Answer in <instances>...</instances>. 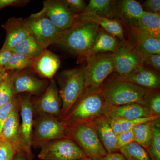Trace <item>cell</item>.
I'll use <instances>...</instances> for the list:
<instances>
[{"mask_svg": "<svg viewBox=\"0 0 160 160\" xmlns=\"http://www.w3.org/2000/svg\"><path fill=\"white\" fill-rule=\"evenodd\" d=\"M16 154L13 147L0 137V160H13Z\"/></svg>", "mask_w": 160, "mask_h": 160, "instance_id": "35", "label": "cell"}, {"mask_svg": "<svg viewBox=\"0 0 160 160\" xmlns=\"http://www.w3.org/2000/svg\"><path fill=\"white\" fill-rule=\"evenodd\" d=\"M100 29L96 23L75 21L72 26L56 37L52 45L62 46L77 56L80 60L85 61L89 57Z\"/></svg>", "mask_w": 160, "mask_h": 160, "instance_id": "1", "label": "cell"}, {"mask_svg": "<svg viewBox=\"0 0 160 160\" xmlns=\"http://www.w3.org/2000/svg\"><path fill=\"white\" fill-rule=\"evenodd\" d=\"M112 53H99L85 60L84 93L99 92L105 80L114 71Z\"/></svg>", "mask_w": 160, "mask_h": 160, "instance_id": "6", "label": "cell"}, {"mask_svg": "<svg viewBox=\"0 0 160 160\" xmlns=\"http://www.w3.org/2000/svg\"><path fill=\"white\" fill-rule=\"evenodd\" d=\"M85 66L86 64L81 68L64 70L58 77L59 94L62 100L60 120L65 118L84 94Z\"/></svg>", "mask_w": 160, "mask_h": 160, "instance_id": "3", "label": "cell"}, {"mask_svg": "<svg viewBox=\"0 0 160 160\" xmlns=\"http://www.w3.org/2000/svg\"><path fill=\"white\" fill-rule=\"evenodd\" d=\"M110 126L117 136L123 132L122 120L117 118H109Z\"/></svg>", "mask_w": 160, "mask_h": 160, "instance_id": "42", "label": "cell"}, {"mask_svg": "<svg viewBox=\"0 0 160 160\" xmlns=\"http://www.w3.org/2000/svg\"><path fill=\"white\" fill-rule=\"evenodd\" d=\"M141 54L143 65L152 70L159 72L160 54H142V53H141Z\"/></svg>", "mask_w": 160, "mask_h": 160, "instance_id": "36", "label": "cell"}, {"mask_svg": "<svg viewBox=\"0 0 160 160\" xmlns=\"http://www.w3.org/2000/svg\"><path fill=\"white\" fill-rule=\"evenodd\" d=\"M19 109L18 103L12 109L4 123L0 137L9 142L13 147L17 153L22 155L27 160H31L21 137Z\"/></svg>", "mask_w": 160, "mask_h": 160, "instance_id": "12", "label": "cell"}, {"mask_svg": "<svg viewBox=\"0 0 160 160\" xmlns=\"http://www.w3.org/2000/svg\"><path fill=\"white\" fill-rule=\"evenodd\" d=\"M77 160H93L91 158H89V157H86V158H84L81 159H79Z\"/></svg>", "mask_w": 160, "mask_h": 160, "instance_id": "47", "label": "cell"}, {"mask_svg": "<svg viewBox=\"0 0 160 160\" xmlns=\"http://www.w3.org/2000/svg\"><path fill=\"white\" fill-rule=\"evenodd\" d=\"M152 137L151 144L146 151L151 160H160V118L152 121Z\"/></svg>", "mask_w": 160, "mask_h": 160, "instance_id": "31", "label": "cell"}, {"mask_svg": "<svg viewBox=\"0 0 160 160\" xmlns=\"http://www.w3.org/2000/svg\"><path fill=\"white\" fill-rule=\"evenodd\" d=\"M9 73V71H7L3 66H0V82Z\"/></svg>", "mask_w": 160, "mask_h": 160, "instance_id": "45", "label": "cell"}, {"mask_svg": "<svg viewBox=\"0 0 160 160\" xmlns=\"http://www.w3.org/2000/svg\"><path fill=\"white\" fill-rule=\"evenodd\" d=\"M139 104L148 108L153 117L160 118V93L159 90L152 91L147 94Z\"/></svg>", "mask_w": 160, "mask_h": 160, "instance_id": "33", "label": "cell"}, {"mask_svg": "<svg viewBox=\"0 0 160 160\" xmlns=\"http://www.w3.org/2000/svg\"><path fill=\"white\" fill-rule=\"evenodd\" d=\"M152 91L123 79L117 74L104 82L99 91L106 105L120 106L139 103L143 98Z\"/></svg>", "mask_w": 160, "mask_h": 160, "instance_id": "2", "label": "cell"}, {"mask_svg": "<svg viewBox=\"0 0 160 160\" xmlns=\"http://www.w3.org/2000/svg\"><path fill=\"white\" fill-rule=\"evenodd\" d=\"M13 160H27L22 155L17 153Z\"/></svg>", "mask_w": 160, "mask_h": 160, "instance_id": "46", "label": "cell"}, {"mask_svg": "<svg viewBox=\"0 0 160 160\" xmlns=\"http://www.w3.org/2000/svg\"><path fill=\"white\" fill-rule=\"evenodd\" d=\"M18 103V97L15 96L8 103L0 107V137L2 134L4 123L12 109L17 106Z\"/></svg>", "mask_w": 160, "mask_h": 160, "instance_id": "34", "label": "cell"}, {"mask_svg": "<svg viewBox=\"0 0 160 160\" xmlns=\"http://www.w3.org/2000/svg\"><path fill=\"white\" fill-rule=\"evenodd\" d=\"M15 95L11 73H9L0 82V107L12 99Z\"/></svg>", "mask_w": 160, "mask_h": 160, "instance_id": "32", "label": "cell"}, {"mask_svg": "<svg viewBox=\"0 0 160 160\" xmlns=\"http://www.w3.org/2000/svg\"><path fill=\"white\" fill-rule=\"evenodd\" d=\"M109 118L130 120L139 118L151 117V112L148 108L139 103H134L120 106L106 105L105 114Z\"/></svg>", "mask_w": 160, "mask_h": 160, "instance_id": "18", "label": "cell"}, {"mask_svg": "<svg viewBox=\"0 0 160 160\" xmlns=\"http://www.w3.org/2000/svg\"><path fill=\"white\" fill-rule=\"evenodd\" d=\"M75 15L83 13L86 10L87 5L83 0H63Z\"/></svg>", "mask_w": 160, "mask_h": 160, "instance_id": "39", "label": "cell"}, {"mask_svg": "<svg viewBox=\"0 0 160 160\" xmlns=\"http://www.w3.org/2000/svg\"><path fill=\"white\" fill-rule=\"evenodd\" d=\"M113 55L114 71L121 77L126 76L143 65L141 53L130 41L124 40Z\"/></svg>", "mask_w": 160, "mask_h": 160, "instance_id": "9", "label": "cell"}, {"mask_svg": "<svg viewBox=\"0 0 160 160\" xmlns=\"http://www.w3.org/2000/svg\"><path fill=\"white\" fill-rule=\"evenodd\" d=\"M91 122L107 153L118 151L116 148L117 136L110 126L109 118L103 115Z\"/></svg>", "mask_w": 160, "mask_h": 160, "instance_id": "23", "label": "cell"}, {"mask_svg": "<svg viewBox=\"0 0 160 160\" xmlns=\"http://www.w3.org/2000/svg\"><path fill=\"white\" fill-rule=\"evenodd\" d=\"M144 12L160 14V0H147L141 5Z\"/></svg>", "mask_w": 160, "mask_h": 160, "instance_id": "40", "label": "cell"}, {"mask_svg": "<svg viewBox=\"0 0 160 160\" xmlns=\"http://www.w3.org/2000/svg\"><path fill=\"white\" fill-rule=\"evenodd\" d=\"M101 160H126L122 155L120 152H114L108 153Z\"/></svg>", "mask_w": 160, "mask_h": 160, "instance_id": "44", "label": "cell"}, {"mask_svg": "<svg viewBox=\"0 0 160 160\" xmlns=\"http://www.w3.org/2000/svg\"><path fill=\"white\" fill-rule=\"evenodd\" d=\"M119 152L126 160H151L146 149L135 142L122 147Z\"/></svg>", "mask_w": 160, "mask_h": 160, "instance_id": "30", "label": "cell"}, {"mask_svg": "<svg viewBox=\"0 0 160 160\" xmlns=\"http://www.w3.org/2000/svg\"><path fill=\"white\" fill-rule=\"evenodd\" d=\"M142 6L134 0H122L119 2L117 18L128 29L135 28L144 13Z\"/></svg>", "mask_w": 160, "mask_h": 160, "instance_id": "21", "label": "cell"}, {"mask_svg": "<svg viewBox=\"0 0 160 160\" xmlns=\"http://www.w3.org/2000/svg\"><path fill=\"white\" fill-rule=\"evenodd\" d=\"M32 132L33 142L42 143L66 138V126L64 122L57 118L48 115H40L34 121Z\"/></svg>", "mask_w": 160, "mask_h": 160, "instance_id": "8", "label": "cell"}, {"mask_svg": "<svg viewBox=\"0 0 160 160\" xmlns=\"http://www.w3.org/2000/svg\"><path fill=\"white\" fill-rule=\"evenodd\" d=\"M37 16L49 19L62 30L68 29L75 22V14L61 0H46L43 2L42 9L37 13Z\"/></svg>", "mask_w": 160, "mask_h": 160, "instance_id": "10", "label": "cell"}, {"mask_svg": "<svg viewBox=\"0 0 160 160\" xmlns=\"http://www.w3.org/2000/svg\"><path fill=\"white\" fill-rule=\"evenodd\" d=\"M160 118L156 117H144L137 118L134 119L130 120H122L123 132L131 130L136 126L142 123L147 122L155 120L156 119Z\"/></svg>", "mask_w": 160, "mask_h": 160, "instance_id": "38", "label": "cell"}, {"mask_svg": "<svg viewBox=\"0 0 160 160\" xmlns=\"http://www.w3.org/2000/svg\"><path fill=\"white\" fill-rule=\"evenodd\" d=\"M2 27L6 32V38L2 49L12 51L30 34L25 19L22 18L9 19Z\"/></svg>", "mask_w": 160, "mask_h": 160, "instance_id": "15", "label": "cell"}, {"mask_svg": "<svg viewBox=\"0 0 160 160\" xmlns=\"http://www.w3.org/2000/svg\"><path fill=\"white\" fill-rule=\"evenodd\" d=\"M51 82L34 107L39 115H48L59 118L61 114L59 91L55 80Z\"/></svg>", "mask_w": 160, "mask_h": 160, "instance_id": "16", "label": "cell"}, {"mask_svg": "<svg viewBox=\"0 0 160 160\" xmlns=\"http://www.w3.org/2000/svg\"><path fill=\"white\" fill-rule=\"evenodd\" d=\"M38 158L42 160H77L87 157L74 141L65 138L41 143Z\"/></svg>", "mask_w": 160, "mask_h": 160, "instance_id": "7", "label": "cell"}, {"mask_svg": "<svg viewBox=\"0 0 160 160\" xmlns=\"http://www.w3.org/2000/svg\"><path fill=\"white\" fill-rule=\"evenodd\" d=\"M66 136L92 159L101 160L107 154L91 122L67 126Z\"/></svg>", "mask_w": 160, "mask_h": 160, "instance_id": "5", "label": "cell"}, {"mask_svg": "<svg viewBox=\"0 0 160 160\" xmlns=\"http://www.w3.org/2000/svg\"><path fill=\"white\" fill-rule=\"evenodd\" d=\"M106 107L100 92L84 93L62 121L66 127L91 122L105 114Z\"/></svg>", "mask_w": 160, "mask_h": 160, "instance_id": "4", "label": "cell"}, {"mask_svg": "<svg viewBox=\"0 0 160 160\" xmlns=\"http://www.w3.org/2000/svg\"><path fill=\"white\" fill-rule=\"evenodd\" d=\"M44 50L35 38L30 34L12 51L13 53L36 58L42 54Z\"/></svg>", "mask_w": 160, "mask_h": 160, "instance_id": "27", "label": "cell"}, {"mask_svg": "<svg viewBox=\"0 0 160 160\" xmlns=\"http://www.w3.org/2000/svg\"><path fill=\"white\" fill-rule=\"evenodd\" d=\"M76 21H85L96 23L109 34L117 38L121 42L125 40L124 31L122 24L114 19L99 16L92 13H83L75 15Z\"/></svg>", "mask_w": 160, "mask_h": 160, "instance_id": "20", "label": "cell"}, {"mask_svg": "<svg viewBox=\"0 0 160 160\" xmlns=\"http://www.w3.org/2000/svg\"><path fill=\"white\" fill-rule=\"evenodd\" d=\"M119 77L144 89L151 91L159 90V72L152 70L143 65L135 69L128 75Z\"/></svg>", "mask_w": 160, "mask_h": 160, "instance_id": "17", "label": "cell"}, {"mask_svg": "<svg viewBox=\"0 0 160 160\" xmlns=\"http://www.w3.org/2000/svg\"><path fill=\"white\" fill-rule=\"evenodd\" d=\"M30 34L35 38L44 49L52 45L56 37L62 30L58 28L46 17L32 14L25 19Z\"/></svg>", "mask_w": 160, "mask_h": 160, "instance_id": "11", "label": "cell"}, {"mask_svg": "<svg viewBox=\"0 0 160 160\" xmlns=\"http://www.w3.org/2000/svg\"><path fill=\"white\" fill-rule=\"evenodd\" d=\"M13 52L11 50L2 49H0V66H3L6 65Z\"/></svg>", "mask_w": 160, "mask_h": 160, "instance_id": "43", "label": "cell"}, {"mask_svg": "<svg viewBox=\"0 0 160 160\" xmlns=\"http://www.w3.org/2000/svg\"><path fill=\"white\" fill-rule=\"evenodd\" d=\"M134 28L160 39V14L144 12Z\"/></svg>", "mask_w": 160, "mask_h": 160, "instance_id": "26", "label": "cell"}, {"mask_svg": "<svg viewBox=\"0 0 160 160\" xmlns=\"http://www.w3.org/2000/svg\"><path fill=\"white\" fill-rule=\"evenodd\" d=\"M121 42L117 38L101 28L90 52L89 57L105 52L115 53L117 50Z\"/></svg>", "mask_w": 160, "mask_h": 160, "instance_id": "24", "label": "cell"}, {"mask_svg": "<svg viewBox=\"0 0 160 160\" xmlns=\"http://www.w3.org/2000/svg\"><path fill=\"white\" fill-rule=\"evenodd\" d=\"M119 2L113 0H90L84 12L94 13L107 18H117Z\"/></svg>", "mask_w": 160, "mask_h": 160, "instance_id": "25", "label": "cell"}, {"mask_svg": "<svg viewBox=\"0 0 160 160\" xmlns=\"http://www.w3.org/2000/svg\"><path fill=\"white\" fill-rule=\"evenodd\" d=\"M22 123L20 133L24 146L29 157L31 158V147L32 145L34 107L31 100V95L18 96Z\"/></svg>", "mask_w": 160, "mask_h": 160, "instance_id": "13", "label": "cell"}, {"mask_svg": "<svg viewBox=\"0 0 160 160\" xmlns=\"http://www.w3.org/2000/svg\"><path fill=\"white\" fill-rule=\"evenodd\" d=\"M129 41L140 53L160 54V39L136 28H129Z\"/></svg>", "mask_w": 160, "mask_h": 160, "instance_id": "19", "label": "cell"}, {"mask_svg": "<svg viewBox=\"0 0 160 160\" xmlns=\"http://www.w3.org/2000/svg\"><path fill=\"white\" fill-rule=\"evenodd\" d=\"M15 95L21 93L38 95L43 91L47 82L40 79L28 70H20L10 72Z\"/></svg>", "mask_w": 160, "mask_h": 160, "instance_id": "14", "label": "cell"}, {"mask_svg": "<svg viewBox=\"0 0 160 160\" xmlns=\"http://www.w3.org/2000/svg\"><path fill=\"white\" fill-rule=\"evenodd\" d=\"M29 2V0H0V10L6 6L20 7L26 6Z\"/></svg>", "mask_w": 160, "mask_h": 160, "instance_id": "41", "label": "cell"}, {"mask_svg": "<svg viewBox=\"0 0 160 160\" xmlns=\"http://www.w3.org/2000/svg\"><path fill=\"white\" fill-rule=\"evenodd\" d=\"M153 121L140 124L133 129L134 142L146 149L149 148L151 144L152 137Z\"/></svg>", "mask_w": 160, "mask_h": 160, "instance_id": "28", "label": "cell"}, {"mask_svg": "<svg viewBox=\"0 0 160 160\" xmlns=\"http://www.w3.org/2000/svg\"><path fill=\"white\" fill-rule=\"evenodd\" d=\"M134 142V135L133 129L123 132L117 136L116 148L118 151L122 147Z\"/></svg>", "mask_w": 160, "mask_h": 160, "instance_id": "37", "label": "cell"}, {"mask_svg": "<svg viewBox=\"0 0 160 160\" xmlns=\"http://www.w3.org/2000/svg\"><path fill=\"white\" fill-rule=\"evenodd\" d=\"M61 65L59 58L47 49L37 58L32 69L43 77L52 79Z\"/></svg>", "mask_w": 160, "mask_h": 160, "instance_id": "22", "label": "cell"}, {"mask_svg": "<svg viewBox=\"0 0 160 160\" xmlns=\"http://www.w3.org/2000/svg\"><path fill=\"white\" fill-rule=\"evenodd\" d=\"M36 58L13 53L4 68L7 71H20L32 68Z\"/></svg>", "mask_w": 160, "mask_h": 160, "instance_id": "29", "label": "cell"}]
</instances>
